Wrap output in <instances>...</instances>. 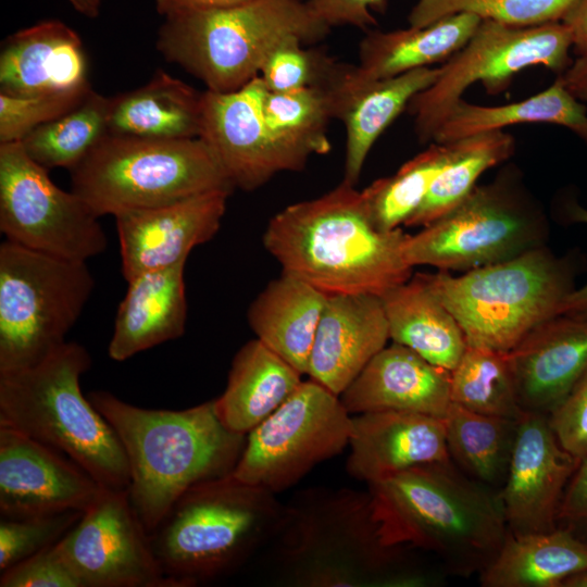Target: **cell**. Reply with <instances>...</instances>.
Wrapping results in <instances>:
<instances>
[{"label":"cell","instance_id":"obj_24","mask_svg":"<svg viewBox=\"0 0 587 587\" xmlns=\"http://www.w3.org/2000/svg\"><path fill=\"white\" fill-rule=\"evenodd\" d=\"M78 34L59 20L41 21L7 37L0 53V92L29 97L89 87Z\"/></svg>","mask_w":587,"mask_h":587},{"label":"cell","instance_id":"obj_50","mask_svg":"<svg viewBox=\"0 0 587 587\" xmlns=\"http://www.w3.org/2000/svg\"><path fill=\"white\" fill-rule=\"evenodd\" d=\"M561 21L571 33L576 52L587 54V0H577Z\"/></svg>","mask_w":587,"mask_h":587},{"label":"cell","instance_id":"obj_38","mask_svg":"<svg viewBox=\"0 0 587 587\" xmlns=\"http://www.w3.org/2000/svg\"><path fill=\"white\" fill-rule=\"evenodd\" d=\"M451 402L486 415L523 414L508 351L467 345L450 372Z\"/></svg>","mask_w":587,"mask_h":587},{"label":"cell","instance_id":"obj_22","mask_svg":"<svg viewBox=\"0 0 587 587\" xmlns=\"http://www.w3.org/2000/svg\"><path fill=\"white\" fill-rule=\"evenodd\" d=\"M508 355L521 409L549 415L587 371V320L555 315Z\"/></svg>","mask_w":587,"mask_h":587},{"label":"cell","instance_id":"obj_51","mask_svg":"<svg viewBox=\"0 0 587 587\" xmlns=\"http://www.w3.org/2000/svg\"><path fill=\"white\" fill-rule=\"evenodd\" d=\"M558 77L577 100L587 101V54L579 55Z\"/></svg>","mask_w":587,"mask_h":587},{"label":"cell","instance_id":"obj_17","mask_svg":"<svg viewBox=\"0 0 587 587\" xmlns=\"http://www.w3.org/2000/svg\"><path fill=\"white\" fill-rule=\"evenodd\" d=\"M579 463L558 440L548 415L523 412L499 489L511 535L547 533L558 527L565 488Z\"/></svg>","mask_w":587,"mask_h":587},{"label":"cell","instance_id":"obj_3","mask_svg":"<svg viewBox=\"0 0 587 587\" xmlns=\"http://www.w3.org/2000/svg\"><path fill=\"white\" fill-rule=\"evenodd\" d=\"M87 397L122 444L129 500L149 534L187 490L233 474L246 444V434L223 424L215 399L162 410L130 404L104 390Z\"/></svg>","mask_w":587,"mask_h":587},{"label":"cell","instance_id":"obj_47","mask_svg":"<svg viewBox=\"0 0 587 587\" xmlns=\"http://www.w3.org/2000/svg\"><path fill=\"white\" fill-rule=\"evenodd\" d=\"M558 527L587 541V457L572 475L559 510Z\"/></svg>","mask_w":587,"mask_h":587},{"label":"cell","instance_id":"obj_42","mask_svg":"<svg viewBox=\"0 0 587 587\" xmlns=\"http://www.w3.org/2000/svg\"><path fill=\"white\" fill-rule=\"evenodd\" d=\"M83 511L0 519V573L55 545L82 517Z\"/></svg>","mask_w":587,"mask_h":587},{"label":"cell","instance_id":"obj_27","mask_svg":"<svg viewBox=\"0 0 587 587\" xmlns=\"http://www.w3.org/2000/svg\"><path fill=\"white\" fill-rule=\"evenodd\" d=\"M380 298L392 342L450 372L457 366L467 347L465 335L425 273L411 276Z\"/></svg>","mask_w":587,"mask_h":587},{"label":"cell","instance_id":"obj_34","mask_svg":"<svg viewBox=\"0 0 587 587\" xmlns=\"http://www.w3.org/2000/svg\"><path fill=\"white\" fill-rule=\"evenodd\" d=\"M520 123H550L569 128L587 145V110L557 77L535 96L503 105H479L461 99L437 129L433 141L447 143Z\"/></svg>","mask_w":587,"mask_h":587},{"label":"cell","instance_id":"obj_43","mask_svg":"<svg viewBox=\"0 0 587 587\" xmlns=\"http://www.w3.org/2000/svg\"><path fill=\"white\" fill-rule=\"evenodd\" d=\"M91 86L65 92L15 97L0 92V143L22 141L37 127L79 104Z\"/></svg>","mask_w":587,"mask_h":587},{"label":"cell","instance_id":"obj_30","mask_svg":"<svg viewBox=\"0 0 587 587\" xmlns=\"http://www.w3.org/2000/svg\"><path fill=\"white\" fill-rule=\"evenodd\" d=\"M202 92L159 70L143 86L110 98L108 134L188 139L200 134Z\"/></svg>","mask_w":587,"mask_h":587},{"label":"cell","instance_id":"obj_1","mask_svg":"<svg viewBox=\"0 0 587 587\" xmlns=\"http://www.w3.org/2000/svg\"><path fill=\"white\" fill-rule=\"evenodd\" d=\"M276 580L292 587H422L441 575L390 544L370 491L310 488L285 504Z\"/></svg>","mask_w":587,"mask_h":587},{"label":"cell","instance_id":"obj_53","mask_svg":"<svg viewBox=\"0 0 587 587\" xmlns=\"http://www.w3.org/2000/svg\"><path fill=\"white\" fill-rule=\"evenodd\" d=\"M302 1H305V0H302Z\"/></svg>","mask_w":587,"mask_h":587},{"label":"cell","instance_id":"obj_40","mask_svg":"<svg viewBox=\"0 0 587 587\" xmlns=\"http://www.w3.org/2000/svg\"><path fill=\"white\" fill-rule=\"evenodd\" d=\"M577 0H417L408 21L424 27L445 16L469 12L514 26L558 22Z\"/></svg>","mask_w":587,"mask_h":587},{"label":"cell","instance_id":"obj_16","mask_svg":"<svg viewBox=\"0 0 587 587\" xmlns=\"http://www.w3.org/2000/svg\"><path fill=\"white\" fill-rule=\"evenodd\" d=\"M104 488L57 449L0 424V516L85 512Z\"/></svg>","mask_w":587,"mask_h":587},{"label":"cell","instance_id":"obj_5","mask_svg":"<svg viewBox=\"0 0 587 587\" xmlns=\"http://www.w3.org/2000/svg\"><path fill=\"white\" fill-rule=\"evenodd\" d=\"M285 504L233 474L183 494L149 534L171 587H193L241 567L279 530Z\"/></svg>","mask_w":587,"mask_h":587},{"label":"cell","instance_id":"obj_28","mask_svg":"<svg viewBox=\"0 0 587 587\" xmlns=\"http://www.w3.org/2000/svg\"><path fill=\"white\" fill-rule=\"evenodd\" d=\"M327 297L282 272L250 303L247 320L260 341L304 375Z\"/></svg>","mask_w":587,"mask_h":587},{"label":"cell","instance_id":"obj_18","mask_svg":"<svg viewBox=\"0 0 587 587\" xmlns=\"http://www.w3.org/2000/svg\"><path fill=\"white\" fill-rule=\"evenodd\" d=\"M266 91L263 79L257 76L235 91L202 92L199 138L234 188L245 191L289 172L265 125L262 105Z\"/></svg>","mask_w":587,"mask_h":587},{"label":"cell","instance_id":"obj_36","mask_svg":"<svg viewBox=\"0 0 587 587\" xmlns=\"http://www.w3.org/2000/svg\"><path fill=\"white\" fill-rule=\"evenodd\" d=\"M450 143L448 162L405 226L424 227L446 214L475 188L484 172L507 161L515 149L513 136L503 129L475 134Z\"/></svg>","mask_w":587,"mask_h":587},{"label":"cell","instance_id":"obj_33","mask_svg":"<svg viewBox=\"0 0 587 587\" xmlns=\"http://www.w3.org/2000/svg\"><path fill=\"white\" fill-rule=\"evenodd\" d=\"M339 88L266 91L262 105L265 125L289 172L302 171L310 157L330 151L327 127L339 115Z\"/></svg>","mask_w":587,"mask_h":587},{"label":"cell","instance_id":"obj_32","mask_svg":"<svg viewBox=\"0 0 587 587\" xmlns=\"http://www.w3.org/2000/svg\"><path fill=\"white\" fill-rule=\"evenodd\" d=\"M587 569V541L557 527L507 536L495 560L479 573L483 587H562Z\"/></svg>","mask_w":587,"mask_h":587},{"label":"cell","instance_id":"obj_6","mask_svg":"<svg viewBox=\"0 0 587 587\" xmlns=\"http://www.w3.org/2000/svg\"><path fill=\"white\" fill-rule=\"evenodd\" d=\"M90 366L86 348L66 341L30 367L0 373V424L64 453L103 488L127 490L122 444L80 389Z\"/></svg>","mask_w":587,"mask_h":587},{"label":"cell","instance_id":"obj_4","mask_svg":"<svg viewBox=\"0 0 587 587\" xmlns=\"http://www.w3.org/2000/svg\"><path fill=\"white\" fill-rule=\"evenodd\" d=\"M387 540L435 554L469 577L497 557L509 534L499 491L451 460L414 466L367 485Z\"/></svg>","mask_w":587,"mask_h":587},{"label":"cell","instance_id":"obj_19","mask_svg":"<svg viewBox=\"0 0 587 587\" xmlns=\"http://www.w3.org/2000/svg\"><path fill=\"white\" fill-rule=\"evenodd\" d=\"M230 193L213 190L115 215L124 278L186 262L195 247L218 232Z\"/></svg>","mask_w":587,"mask_h":587},{"label":"cell","instance_id":"obj_10","mask_svg":"<svg viewBox=\"0 0 587 587\" xmlns=\"http://www.w3.org/2000/svg\"><path fill=\"white\" fill-rule=\"evenodd\" d=\"M546 216L522 183L505 168L475 188L453 209L409 235L404 257L412 266L467 272L546 246Z\"/></svg>","mask_w":587,"mask_h":587},{"label":"cell","instance_id":"obj_14","mask_svg":"<svg viewBox=\"0 0 587 587\" xmlns=\"http://www.w3.org/2000/svg\"><path fill=\"white\" fill-rule=\"evenodd\" d=\"M0 232L10 242L75 261L108 247L99 216L58 187L21 141L0 143Z\"/></svg>","mask_w":587,"mask_h":587},{"label":"cell","instance_id":"obj_26","mask_svg":"<svg viewBox=\"0 0 587 587\" xmlns=\"http://www.w3.org/2000/svg\"><path fill=\"white\" fill-rule=\"evenodd\" d=\"M185 266L183 262L127 280L108 346L112 360L125 361L183 336L187 321Z\"/></svg>","mask_w":587,"mask_h":587},{"label":"cell","instance_id":"obj_2","mask_svg":"<svg viewBox=\"0 0 587 587\" xmlns=\"http://www.w3.org/2000/svg\"><path fill=\"white\" fill-rule=\"evenodd\" d=\"M408 237L401 228L378 229L362 190L342 180L276 213L263 245L284 273L327 296H383L412 276L403 251Z\"/></svg>","mask_w":587,"mask_h":587},{"label":"cell","instance_id":"obj_12","mask_svg":"<svg viewBox=\"0 0 587 587\" xmlns=\"http://www.w3.org/2000/svg\"><path fill=\"white\" fill-rule=\"evenodd\" d=\"M572 46L562 21L514 26L483 18L467 43L439 66L437 79L408 104L417 139L433 141L450 110L474 83L480 82L488 93L498 95L526 67L541 65L562 74L571 63Z\"/></svg>","mask_w":587,"mask_h":587},{"label":"cell","instance_id":"obj_29","mask_svg":"<svg viewBox=\"0 0 587 587\" xmlns=\"http://www.w3.org/2000/svg\"><path fill=\"white\" fill-rule=\"evenodd\" d=\"M302 374L258 338L235 354L224 392L215 399L218 417L233 432L248 434L300 386Z\"/></svg>","mask_w":587,"mask_h":587},{"label":"cell","instance_id":"obj_37","mask_svg":"<svg viewBox=\"0 0 587 587\" xmlns=\"http://www.w3.org/2000/svg\"><path fill=\"white\" fill-rule=\"evenodd\" d=\"M110 98L90 90L68 112L30 132L21 142L47 170L77 166L108 134Z\"/></svg>","mask_w":587,"mask_h":587},{"label":"cell","instance_id":"obj_35","mask_svg":"<svg viewBox=\"0 0 587 587\" xmlns=\"http://www.w3.org/2000/svg\"><path fill=\"white\" fill-rule=\"evenodd\" d=\"M519 420L480 414L451 402L444 416L450 460L470 478L499 491L507 476Z\"/></svg>","mask_w":587,"mask_h":587},{"label":"cell","instance_id":"obj_52","mask_svg":"<svg viewBox=\"0 0 587 587\" xmlns=\"http://www.w3.org/2000/svg\"><path fill=\"white\" fill-rule=\"evenodd\" d=\"M73 8L80 14L93 18L100 13L102 0H68Z\"/></svg>","mask_w":587,"mask_h":587},{"label":"cell","instance_id":"obj_46","mask_svg":"<svg viewBox=\"0 0 587 587\" xmlns=\"http://www.w3.org/2000/svg\"><path fill=\"white\" fill-rule=\"evenodd\" d=\"M308 9L317 20L329 26L352 25L362 29L376 26L371 11L384 13L387 0H305Z\"/></svg>","mask_w":587,"mask_h":587},{"label":"cell","instance_id":"obj_7","mask_svg":"<svg viewBox=\"0 0 587 587\" xmlns=\"http://www.w3.org/2000/svg\"><path fill=\"white\" fill-rule=\"evenodd\" d=\"M329 30L302 0H250L166 16L157 47L207 90L229 92L259 76L276 48L295 40L312 45Z\"/></svg>","mask_w":587,"mask_h":587},{"label":"cell","instance_id":"obj_45","mask_svg":"<svg viewBox=\"0 0 587 587\" xmlns=\"http://www.w3.org/2000/svg\"><path fill=\"white\" fill-rule=\"evenodd\" d=\"M548 417L562 447L578 460L585 459L587 457V371Z\"/></svg>","mask_w":587,"mask_h":587},{"label":"cell","instance_id":"obj_11","mask_svg":"<svg viewBox=\"0 0 587 587\" xmlns=\"http://www.w3.org/2000/svg\"><path fill=\"white\" fill-rule=\"evenodd\" d=\"M95 288L85 261L3 240L0 245V373L30 367L66 342Z\"/></svg>","mask_w":587,"mask_h":587},{"label":"cell","instance_id":"obj_21","mask_svg":"<svg viewBox=\"0 0 587 587\" xmlns=\"http://www.w3.org/2000/svg\"><path fill=\"white\" fill-rule=\"evenodd\" d=\"M388 340L389 328L380 296H328L307 375L340 396Z\"/></svg>","mask_w":587,"mask_h":587},{"label":"cell","instance_id":"obj_9","mask_svg":"<svg viewBox=\"0 0 587 587\" xmlns=\"http://www.w3.org/2000/svg\"><path fill=\"white\" fill-rule=\"evenodd\" d=\"M71 177L72 191L99 217L234 189L199 137L165 140L107 134L71 170Z\"/></svg>","mask_w":587,"mask_h":587},{"label":"cell","instance_id":"obj_15","mask_svg":"<svg viewBox=\"0 0 587 587\" xmlns=\"http://www.w3.org/2000/svg\"><path fill=\"white\" fill-rule=\"evenodd\" d=\"M57 547L83 587H171L127 490L104 488Z\"/></svg>","mask_w":587,"mask_h":587},{"label":"cell","instance_id":"obj_20","mask_svg":"<svg viewBox=\"0 0 587 587\" xmlns=\"http://www.w3.org/2000/svg\"><path fill=\"white\" fill-rule=\"evenodd\" d=\"M347 472L369 484L422 464L450 460L441 417L377 411L351 415Z\"/></svg>","mask_w":587,"mask_h":587},{"label":"cell","instance_id":"obj_31","mask_svg":"<svg viewBox=\"0 0 587 587\" xmlns=\"http://www.w3.org/2000/svg\"><path fill=\"white\" fill-rule=\"evenodd\" d=\"M439 72L440 67H420L351 90H340L338 120L346 128L342 180L355 186L375 141L407 110L412 98L437 79Z\"/></svg>","mask_w":587,"mask_h":587},{"label":"cell","instance_id":"obj_13","mask_svg":"<svg viewBox=\"0 0 587 587\" xmlns=\"http://www.w3.org/2000/svg\"><path fill=\"white\" fill-rule=\"evenodd\" d=\"M351 429V414L339 396L311 378L302 380L275 412L247 434L233 476L276 495L341 453Z\"/></svg>","mask_w":587,"mask_h":587},{"label":"cell","instance_id":"obj_8","mask_svg":"<svg viewBox=\"0 0 587 587\" xmlns=\"http://www.w3.org/2000/svg\"><path fill=\"white\" fill-rule=\"evenodd\" d=\"M577 264L546 246L516 258L463 272L425 274L459 322L467 345L513 349L530 330L560 314L575 289Z\"/></svg>","mask_w":587,"mask_h":587},{"label":"cell","instance_id":"obj_49","mask_svg":"<svg viewBox=\"0 0 587 587\" xmlns=\"http://www.w3.org/2000/svg\"><path fill=\"white\" fill-rule=\"evenodd\" d=\"M250 0H154L158 12L166 16L238 5Z\"/></svg>","mask_w":587,"mask_h":587},{"label":"cell","instance_id":"obj_41","mask_svg":"<svg viewBox=\"0 0 587 587\" xmlns=\"http://www.w3.org/2000/svg\"><path fill=\"white\" fill-rule=\"evenodd\" d=\"M351 66L323 50L295 40L276 48L264 62L259 76L267 90L273 92L307 87H338L347 78Z\"/></svg>","mask_w":587,"mask_h":587},{"label":"cell","instance_id":"obj_39","mask_svg":"<svg viewBox=\"0 0 587 587\" xmlns=\"http://www.w3.org/2000/svg\"><path fill=\"white\" fill-rule=\"evenodd\" d=\"M451 143L432 142L388 177L376 179L362 190L370 215L380 230L405 225L419 209L434 179L449 160Z\"/></svg>","mask_w":587,"mask_h":587},{"label":"cell","instance_id":"obj_23","mask_svg":"<svg viewBox=\"0 0 587 587\" xmlns=\"http://www.w3.org/2000/svg\"><path fill=\"white\" fill-rule=\"evenodd\" d=\"M352 415L404 411L444 419L450 404V371L410 348H383L339 396Z\"/></svg>","mask_w":587,"mask_h":587},{"label":"cell","instance_id":"obj_44","mask_svg":"<svg viewBox=\"0 0 587 587\" xmlns=\"http://www.w3.org/2000/svg\"><path fill=\"white\" fill-rule=\"evenodd\" d=\"M1 587H83L57 544L1 572Z\"/></svg>","mask_w":587,"mask_h":587},{"label":"cell","instance_id":"obj_25","mask_svg":"<svg viewBox=\"0 0 587 587\" xmlns=\"http://www.w3.org/2000/svg\"><path fill=\"white\" fill-rule=\"evenodd\" d=\"M480 22L478 15L461 12L424 27L369 30L359 45V62L352 65L342 90L446 62L467 43Z\"/></svg>","mask_w":587,"mask_h":587},{"label":"cell","instance_id":"obj_48","mask_svg":"<svg viewBox=\"0 0 587 587\" xmlns=\"http://www.w3.org/2000/svg\"><path fill=\"white\" fill-rule=\"evenodd\" d=\"M563 214L567 222L587 224V209L576 201H569L563 207ZM560 314L587 320V283L575 288L565 299L560 309Z\"/></svg>","mask_w":587,"mask_h":587}]
</instances>
